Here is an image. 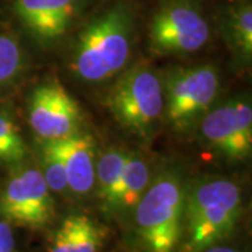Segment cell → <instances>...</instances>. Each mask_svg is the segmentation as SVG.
<instances>
[{
	"mask_svg": "<svg viewBox=\"0 0 252 252\" xmlns=\"http://www.w3.org/2000/svg\"><path fill=\"white\" fill-rule=\"evenodd\" d=\"M77 0H16L14 9L28 31L49 42L62 36L72 23Z\"/></svg>",
	"mask_w": 252,
	"mask_h": 252,
	"instance_id": "cell-10",
	"label": "cell"
},
{
	"mask_svg": "<svg viewBox=\"0 0 252 252\" xmlns=\"http://www.w3.org/2000/svg\"><path fill=\"white\" fill-rule=\"evenodd\" d=\"M185 188L178 175L156 178L133 209L136 243L142 252H177L182 240Z\"/></svg>",
	"mask_w": 252,
	"mask_h": 252,
	"instance_id": "cell-2",
	"label": "cell"
},
{
	"mask_svg": "<svg viewBox=\"0 0 252 252\" xmlns=\"http://www.w3.org/2000/svg\"><path fill=\"white\" fill-rule=\"evenodd\" d=\"M0 252H17L13 224L4 219H0Z\"/></svg>",
	"mask_w": 252,
	"mask_h": 252,
	"instance_id": "cell-19",
	"label": "cell"
},
{
	"mask_svg": "<svg viewBox=\"0 0 252 252\" xmlns=\"http://www.w3.org/2000/svg\"><path fill=\"white\" fill-rule=\"evenodd\" d=\"M130 28L125 11L111 10L83 30L72 66L86 81H102L117 74L130 52Z\"/></svg>",
	"mask_w": 252,
	"mask_h": 252,
	"instance_id": "cell-3",
	"label": "cell"
},
{
	"mask_svg": "<svg viewBox=\"0 0 252 252\" xmlns=\"http://www.w3.org/2000/svg\"><path fill=\"white\" fill-rule=\"evenodd\" d=\"M219 93V73L209 64L180 69L167 81V117L178 129L206 112Z\"/></svg>",
	"mask_w": 252,
	"mask_h": 252,
	"instance_id": "cell-6",
	"label": "cell"
},
{
	"mask_svg": "<svg viewBox=\"0 0 252 252\" xmlns=\"http://www.w3.org/2000/svg\"><path fill=\"white\" fill-rule=\"evenodd\" d=\"M243 207L241 189L234 181L210 178L185 190L182 252H200L234 233Z\"/></svg>",
	"mask_w": 252,
	"mask_h": 252,
	"instance_id": "cell-1",
	"label": "cell"
},
{
	"mask_svg": "<svg viewBox=\"0 0 252 252\" xmlns=\"http://www.w3.org/2000/svg\"><path fill=\"white\" fill-rule=\"evenodd\" d=\"M80 109L58 80L42 83L31 93L28 122L44 140H58L77 130Z\"/></svg>",
	"mask_w": 252,
	"mask_h": 252,
	"instance_id": "cell-7",
	"label": "cell"
},
{
	"mask_svg": "<svg viewBox=\"0 0 252 252\" xmlns=\"http://www.w3.org/2000/svg\"><path fill=\"white\" fill-rule=\"evenodd\" d=\"M108 105L121 125L146 135L164 109L161 81L146 66L126 72L111 90Z\"/></svg>",
	"mask_w": 252,
	"mask_h": 252,
	"instance_id": "cell-4",
	"label": "cell"
},
{
	"mask_svg": "<svg viewBox=\"0 0 252 252\" xmlns=\"http://www.w3.org/2000/svg\"><path fill=\"white\" fill-rule=\"evenodd\" d=\"M54 216L52 190L36 167L14 172L0 190V219L10 224L41 230L51 224Z\"/></svg>",
	"mask_w": 252,
	"mask_h": 252,
	"instance_id": "cell-5",
	"label": "cell"
},
{
	"mask_svg": "<svg viewBox=\"0 0 252 252\" xmlns=\"http://www.w3.org/2000/svg\"><path fill=\"white\" fill-rule=\"evenodd\" d=\"M231 36L235 46L244 58L250 59L252 52V10L251 6H244L235 11L230 23Z\"/></svg>",
	"mask_w": 252,
	"mask_h": 252,
	"instance_id": "cell-17",
	"label": "cell"
},
{
	"mask_svg": "<svg viewBox=\"0 0 252 252\" xmlns=\"http://www.w3.org/2000/svg\"><path fill=\"white\" fill-rule=\"evenodd\" d=\"M104 230L86 215H69L54 231L48 252H101Z\"/></svg>",
	"mask_w": 252,
	"mask_h": 252,
	"instance_id": "cell-12",
	"label": "cell"
},
{
	"mask_svg": "<svg viewBox=\"0 0 252 252\" xmlns=\"http://www.w3.org/2000/svg\"><path fill=\"white\" fill-rule=\"evenodd\" d=\"M200 252H240L234 247H230V245H224V244L219 243L212 245V247H207L206 250Z\"/></svg>",
	"mask_w": 252,
	"mask_h": 252,
	"instance_id": "cell-20",
	"label": "cell"
},
{
	"mask_svg": "<svg viewBox=\"0 0 252 252\" xmlns=\"http://www.w3.org/2000/svg\"><path fill=\"white\" fill-rule=\"evenodd\" d=\"M206 142L231 160H245L252 150V108L235 99L207 114L202 122Z\"/></svg>",
	"mask_w": 252,
	"mask_h": 252,
	"instance_id": "cell-8",
	"label": "cell"
},
{
	"mask_svg": "<svg viewBox=\"0 0 252 252\" xmlns=\"http://www.w3.org/2000/svg\"><path fill=\"white\" fill-rule=\"evenodd\" d=\"M26 154L27 146L18 132V127L7 115L0 112V162L16 164L23 161Z\"/></svg>",
	"mask_w": 252,
	"mask_h": 252,
	"instance_id": "cell-15",
	"label": "cell"
},
{
	"mask_svg": "<svg viewBox=\"0 0 252 252\" xmlns=\"http://www.w3.org/2000/svg\"><path fill=\"white\" fill-rule=\"evenodd\" d=\"M150 36L158 54H190L206 44L209 27L193 9L170 6L154 16Z\"/></svg>",
	"mask_w": 252,
	"mask_h": 252,
	"instance_id": "cell-9",
	"label": "cell"
},
{
	"mask_svg": "<svg viewBox=\"0 0 252 252\" xmlns=\"http://www.w3.org/2000/svg\"><path fill=\"white\" fill-rule=\"evenodd\" d=\"M21 67V52L17 42L6 35H0V84L11 80Z\"/></svg>",
	"mask_w": 252,
	"mask_h": 252,
	"instance_id": "cell-18",
	"label": "cell"
},
{
	"mask_svg": "<svg viewBox=\"0 0 252 252\" xmlns=\"http://www.w3.org/2000/svg\"><path fill=\"white\" fill-rule=\"evenodd\" d=\"M62 156L67 189L77 196H84L94 189L95 182V144L90 135L73 132L55 140Z\"/></svg>",
	"mask_w": 252,
	"mask_h": 252,
	"instance_id": "cell-11",
	"label": "cell"
},
{
	"mask_svg": "<svg viewBox=\"0 0 252 252\" xmlns=\"http://www.w3.org/2000/svg\"><path fill=\"white\" fill-rule=\"evenodd\" d=\"M150 184V170L142 157L129 154L121 178L102 210L108 216H119L132 212Z\"/></svg>",
	"mask_w": 252,
	"mask_h": 252,
	"instance_id": "cell-13",
	"label": "cell"
},
{
	"mask_svg": "<svg viewBox=\"0 0 252 252\" xmlns=\"http://www.w3.org/2000/svg\"><path fill=\"white\" fill-rule=\"evenodd\" d=\"M127 156L124 150L109 149L108 152L101 156L98 161L95 162V182L94 189L95 195L99 200L101 209L107 205L114 189L117 187L118 181L121 178L122 170L125 167Z\"/></svg>",
	"mask_w": 252,
	"mask_h": 252,
	"instance_id": "cell-14",
	"label": "cell"
},
{
	"mask_svg": "<svg viewBox=\"0 0 252 252\" xmlns=\"http://www.w3.org/2000/svg\"><path fill=\"white\" fill-rule=\"evenodd\" d=\"M42 168H39L45 182L52 192L63 193L67 190V180L63 165L62 156L55 140H45L42 146Z\"/></svg>",
	"mask_w": 252,
	"mask_h": 252,
	"instance_id": "cell-16",
	"label": "cell"
}]
</instances>
